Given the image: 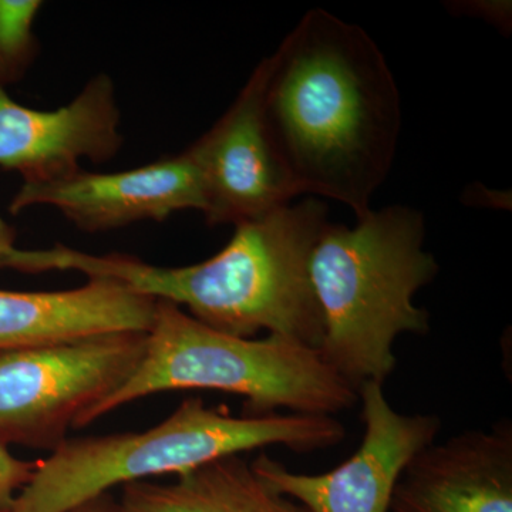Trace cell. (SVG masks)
<instances>
[{
  "mask_svg": "<svg viewBox=\"0 0 512 512\" xmlns=\"http://www.w3.org/2000/svg\"><path fill=\"white\" fill-rule=\"evenodd\" d=\"M52 207L87 234L113 231L143 221L163 222L181 211L205 210L204 188L184 150L119 173L77 171L62 180L22 184L8 207L12 215Z\"/></svg>",
  "mask_w": 512,
  "mask_h": 512,
  "instance_id": "cell-10",
  "label": "cell"
},
{
  "mask_svg": "<svg viewBox=\"0 0 512 512\" xmlns=\"http://www.w3.org/2000/svg\"><path fill=\"white\" fill-rule=\"evenodd\" d=\"M120 512H309L256 476L241 456L218 458L171 484L124 485Z\"/></svg>",
  "mask_w": 512,
  "mask_h": 512,
  "instance_id": "cell-13",
  "label": "cell"
},
{
  "mask_svg": "<svg viewBox=\"0 0 512 512\" xmlns=\"http://www.w3.org/2000/svg\"><path fill=\"white\" fill-rule=\"evenodd\" d=\"M191 389L244 397L245 416H268L279 409L336 416L359 400L318 349L276 335L237 338L204 325L174 303L157 301L136 372L74 429L141 397Z\"/></svg>",
  "mask_w": 512,
  "mask_h": 512,
  "instance_id": "cell-5",
  "label": "cell"
},
{
  "mask_svg": "<svg viewBox=\"0 0 512 512\" xmlns=\"http://www.w3.org/2000/svg\"><path fill=\"white\" fill-rule=\"evenodd\" d=\"M116 84L106 73L89 80L66 106H23L0 87V168L22 184H45L82 170V161L113 160L123 147Z\"/></svg>",
  "mask_w": 512,
  "mask_h": 512,
  "instance_id": "cell-9",
  "label": "cell"
},
{
  "mask_svg": "<svg viewBox=\"0 0 512 512\" xmlns=\"http://www.w3.org/2000/svg\"><path fill=\"white\" fill-rule=\"evenodd\" d=\"M511 2H498V0H468V2H450L448 10L454 15H466L471 18L484 19L495 28L501 30L505 36L511 30Z\"/></svg>",
  "mask_w": 512,
  "mask_h": 512,
  "instance_id": "cell-16",
  "label": "cell"
},
{
  "mask_svg": "<svg viewBox=\"0 0 512 512\" xmlns=\"http://www.w3.org/2000/svg\"><path fill=\"white\" fill-rule=\"evenodd\" d=\"M36 463L19 460L0 441V512H9L22 488L29 483Z\"/></svg>",
  "mask_w": 512,
  "mask_h": 512,
  "instance_id": "cell-15",
  "label": "cell"
},
{
  "mask_svg": "<svg viewBox=\"0 0 512 512\" xmlns=\"http://www.w3.org/2000/svg\"><path fill=\"white\" fill-rule=\"evenodd\" d=\"M390 512H512V423L466 430L409 461Z\"/></svg>",
  "mask_w": 512,
  "mask_h": 512,
  "instance_id": "cell-11",
  "label": "cell"
},
{
  "mask_svg": "<svg viewBox=\"0 0 512 512\" xmlns=\"http://www.w3.org/2000/svg\"><path fill=\"white\" fill-rule=\"evenodd\" d=\"M356 220L355 227L325 225L309 274L322 315L320 355L357 392L393 375L400 335L430 332V313L416 306L414 296L440 266L424 249L420 211L390 205Z\"/></svg>",
  "mask_w": 512,
  "mask_h": 512,
  "instance_id": "cell-3",
  "label": "cell"
},
{
  "mask_svg": "<svg viewBox=\"0 0 512 512\" xmlns=\"http://www.w3.org/2000/svg\"><path fill=\"white\" fill-rule=\"evenodd\" d=\"M147 333L0 352V441L56 450L70 427L136 372Z\"/></svg>",
  "mask_w": 512,
  "mask_h": 512,
  "instance_id": "cell-6",
  "label": "cell"
},
{
  "mask_svg": "<svg viewBox=\"0 0 512 512\" xmlns=\"http://www.w3.org/2000/svg\"><path fill=\"white\" fill-rule=\"evenodd\" d=\"M346 427L336 416L268 414L235 417L190 397L141 433L64 440L37 461L9 512H70L121 484L180 474L229 456L269 446L316 453L338 446Z\"/></svg>",
  "mask_w": 512,
  "mask_h": 512,
  "instance_id": "cell-4",
  "label": "cell"
},
{
  "mask_svg": "<svg viewBox=\"0 0 512 512\" xmlns=\"http://www.w3.org/2000/svg\"><path fill=\"white\" fill-rule=\"evenodd\" d=\"M365 434L356 453L335 470L295 473L266 453L251 463L256 476L309 512H390L394 487L409 461L436 441L437 414H404L390 406L383 384L357 389Z\"/></svg>",
  "mask_w": 512,
  "mask_h": 512,
  "instance_id": "cell-7",
  "label": "cell"
},
{
  "mask_svg": "<svg viewBox=\"0 0 512 512\" xmlns=\"http://www.w3.org/2000/svg\"><path fill=\"white\" fill-rule=\"evenodd\" d=\"M45 3L0 0V87L22 82L39 56L35 25Z\"/></svg>",
  "mask_w": 512,
  "mask_h": 512,
  "instance_id": "cell-14",
  "label": "cell"
},
{
  "mask_svg": "<svg viewBox=\"0 0 512 512\" xmlns=\"http://www.w3.org/2000/svg\"><path fill=\"white\" fill-rule=\"evenodd\" d=\"M67 291L0 289V352L62 345L110 333H148L157 301L107 278Z\"/></svg>",
  "mask_w": 512,
  "mask_h": 512,
  "instance_id": "cell-12",
  "label": "cell"
},
{
  "mask_svg": "<svg viewBox=\"0 0 512 512\" xmlns=\"http://www.w3.org/2000/svg\"><path fill=\"white\" fill-rule=\"evenodd\" d=\"M265 77L261 60L221 119L187 148L200 173L202 215L211 227L258 220L301 195L269 134Z\"/></svg>",
  "mask_w": 512,
  "mask_h": 512,
  "instance_id": "cell-8",
  "label": "cell"
},
{
  "mask_svg": "<svg viewBox=\"0 0 512 512\" xmlns=\"http://www.w3.org/2000/svg\"><path fill=\"white\" fill-rule=\"evenodd\" d=\"M70 512H120V507L119 503H116L109 493H106L86 501Z\"/></svg>",
  "mask_w": 512,
  "mask_h": 512,
  "instance_id": "cell-17",
  "label": "cell"
},
{
  "mask_svg": "<svg viewBox=\"0 0 512 512\" xmlns=\"http://www.w3.org/2000/svg\"><path fill=\"white\" fill-rule=\"evenodd\" d=\"M319 198L291 202L258 220L235 225L218 254L200 264L157 266L136 256L93 255L56 244L32 249L33 274L74 271L187 308L192 318L237 338L261 332L319 350L322 315L309 274L320 232L329 222Z\"/></svg>",
  "mask_w": 512,
  "mask_h": 512,
  "instance_id": "cell-2",
  "label": "cell"
},
{
  "mask_svg": "<svg viewBox=\"0 0 512 512\" xmlns=\"http://www.w3.org/2000/svg\"><path fill=\"white\" fill-rule=\"evenodd\" d=\"M264 60L266 124L299 192L362 217L392 170L402 128L382 50L365 29L315 8Z\"/></svg>",
  "mask_w": 512,
  "mask_h": 512,
  "instance_id": "cell-1",
  "label": "cell"
}]
</instances>
